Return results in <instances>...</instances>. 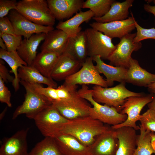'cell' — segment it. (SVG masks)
<instances>
[{"label": "cell", "mask_w": 155, "mask_h": 155, "mask_svg": "<svg viewBox=\"0 0 155 155\" xmlns=\"http://www.w3.org/2000/svg\"><path fill=\"white\" fill-rule=\"evenodd\" d=\"M54 138L62 155H88V147L70 135L61 133Z\"/></svg>", "instance_id": "cell-22"}, {"label": "cell", "mask_w": 155, "mask_h": 155, "mask_svg": "<svg viewBox=\"0 0 155 155\" xmlns=\"http://www.w3.org/2000/svg\"><path fill=\"white\" fill-rule=\"evenodd\" d=\"M28 155H62L55 138L45 137L38 142L29 153Z\"/></svg>", "instance_id": "cell-30"}, {"label": "cell", "mask_w": 155, "mask_h": 155, "mask_svg": "<svg viewBox=\"0 0 155 155\" xmlns=\"http://www.w3.org/2000/svg\"><path fill=\"white\" fill-rule=\"evenodd\" d=\"M152 146L155 150L154 154H155V142L152 144Z\"/></svg>", "instance_id": "cell-46"}, {"label": "cell", "mask_w": 155, "mask_h": 155, "mask_svg": "<svg viewBox=\"0 0 155 155\" xmlns=\"http://www.w3.org/2000/svg\"><path fill=\"white\" fill-rule=\"evenodd\" d=\"M0 37L4 41L7 50L9 52L16 51L22 40L21 36L1 33Z\"/></svg>", "instance_id": "cell-35"}, {"label": "cell", "mask_w": 155, "mask_h": 155, "mask_svg": "<svg viewBox=\"0 0 155 155\" xmlns=\"http://www.w3.org/2000/svg\"><path fill=\"white\" fill-rule=\"evenodd\" d=\"M125 82L120 83L115 87L109 88L94 85L91 89L93 98L98 103L115 108L120 113L121 107L127 98L145 94L129 90L125 87Z\"/></svg>", "instance_id": "cell-4"}, {"label": "cell", "mask_w": 155, "mask_h": 155, "mask_svg": "<svg viewBox=\"0 0 155 155\" xmlns=\"http://www.w3.org/2000/svg\"><path fill=\"white\" fill-rule=\"evenodd\" d=\"M154 94L150 93L141 96H131L127 98L121 108L120 113L126 114L127 118L126 121L119 125L112 126L114 129L123 127H132L136 130H140V127L136 124L139 121L141 111L146 105L152 100Z\"/></svg>", "instance_id": "cell-8"}, {"label": "cell", "mask_w": 155, "mask_h": 155, "mask_svg": "<svg viewBox=\"0 0 155 155\" xmlns=\"http://www.w3.org/2000/svg\"><path fill=\"white\" fill-rule=\"evenodd\" d=\"M136 34V33H130L120 39L119 42L116 45L115 49L107 59L110 65L129 68L132 53L138 51L142 45L141 42H134Z\"/></svg>", "instance_id": "cell-11"}, {"label": "cell", "mask_w": 155, "mask_h": 155, "mask_svg": "<svg viewBox=\"0 0 155 155\" xmlns=\"http://www.w3.org/2000/svg\"><path fill=\"white\" fill-rule=\"evenodd\" d=\"M65 52L71 54L81 63L85 61L88 56L84 31H81L74 37L69 38Z\"/></svg>", "instance_id": "cell-28"}, {"label": "cell", "mask_w": 155, "mask_h": 155, "mask_svg": "<svg viewBox=\"0 0 155 155\" xmlns=\"http://www.w3.org/2000/svg\"><path fill=\"white\" fill-rule=\"evenodd\" d=\"M135 28L137 30L136 35L134 38L135 42L148 39H155V28H145L140 26L136 21Z\"/></svg>", "instance_id": "cell-36"}, {"label": "cell", "mask_w": 155, "mask_h": 155, "mask_svg": "<svg viewBox=\"0 0 155 155\" xmlns=\"http://www.w3.org/2000/svg\"><path fill=\"white\" fill-rule=\"evenodd\" d=\"M125 81L139 86L147 87L148 85L155 82V74L150 73L142 68L138 61L131 57Z\"/></svg>", "instance_id": "cell-19"}, {"label": "cell", "mask_w": 155, "mask_h": 155, "mask_svg": "<svg viewBox=\"0 0 155 155\" xmlns=\"http://www.w3.org/2000/svg\"><path fill=\"white\" fill-rule=\"evenodd\" d=\"M84 31L88 57L99 56L102 59L107 60L116 47L112 38L92 28L86 29Z\"/></svg>", "instance_id": "cell-9"}, {"label": "cell", "mask_w": 155, "mask_h": 155, "mask_svg": "<svg viewBox=\"0 0 155 155\" xmlns=\"http://www.w3.org/2000/svg\"><path fill=\"white\" fill-rule=\"evenodd\" d=\"M18 72L20 81L31 84H44L54 88L57 87V83L52 78L43 76L32 66H23L19 68Z\"/></svg>", "instance_id": "cell-27"}, {"label": "cell", "mask_w": 155, "mask_h": 155, "mask_svg": "<svg viewBox=\"0 0 155 155\" xmlns=\"http://www.w3.org/2000/svg\"><path fill=\"white\" fill-rule=\"evenodd\" d=\"M96 63L95 67L100 73L106 77L105 79L108 86L113 85L114 81L120 83L125 82L126 75L128 69L123 67H116L105 63L99 56L92 58Z\"/></svg>", "instance_id": "cell-23"}, {"label": "cell", "mask_w": 155, "mask_h": 155, "mask_svg": "<svg viewBox=\"0 0 155 155\" xmlns=\"http://www.w3.org/2000/svg\"><path fill=\"white\" fill-rule=\"evenodd\" d=\"M77 85L63 84L56 88L41 87L39 92L46 96L54 106H61L89 111L91 106L79 94Z\"/></svg>", "instance_id": "cell-2"}, {"label": "cell", "mask_w": 155, "mask_h": 155, "mask_svg": "<svg viewBox=\"0 0 155 155\" xmlns=\"http://www.w3.org/2000/svg\"><path fill=\"white\" fill-rule=\"evenodd\" d=\"M53 106L63 116L68 120L89 115V111L63 106Z\"/></svg>", "instance_id": "cell-33"}, {"label": "cell", "mask_w": 155, "mask_h": 155, "mask_svg": "<svg viewBox=\"0 0 155 155\" xmlns=\"http://www.w3.org/2000/svg\"><path fill=\"white\" fill-rule=\"evenodd\" d=\"M20 83L26 90L24 101L14 111L12 119L24 114L28 118L34 119L44 109L52 104L51 101L45 96L37 91L30 83L20 80Z\"/></svg>", "instance_id": "cell-5"}, {"label": "cell", "mask_w": 155, "mask_h": 155, "mask_svg": "<svg viewBox=\"0 0 155 155\" xmlns=\"http://www.w3.org/2000/svg\"><path fill=\"white\" fill-rule=\"evenodd\" d=\"M18 2L16 0H0V18L6 16L11 10H17Z\"/></svg>", "instance_id": "cell-37"}, {"label": "cell", "mask_w": 155, "mask_h": 155, "mask_svg": "<svg viewBox=\"0 0 155 155\" xmlns=\"http://www.w3.org/2000/svg\"><path fill=\"white\" fill-rule=\"evenodd\" d=\"M94 16V13L90 10L85 11H80L70 18L59 22L56 28L63 31L69 38L73 37L81 31L80 25L84 22H88Z\"/></svg>", "instance_id": "cell-24"}, {"label": "cell", "mask_w": 155, "mask_h": 155, "mask_svg": "<svg viewBox=\"0 0 155 155\" xmlns=\"http://www.w3.org/2000/svg\"><path fill=\"white\" fill-rule=\"evenodd\" d=\"M110 128L88 115L68 120L62 126L61 133L74 137L88 147L92 144L97 136Z\"/></svg>", "instance_id": "cell-1"}, {"label": "cell", "mask_w": 155, "mask_h": 155, "mask_svg": "<svg viewBox=\"0 0 155 155\" xmlns=\"http://www.w3.org/2000/svg\"><path fill=\"white\" fill-rule=\"evenodd\" d=\"M149 108L155 110V94H154L153 98L152 101L148 104Z\"/></svg>", "instance_id": "cell-43"}, {"label": "cell", "mask_w": 155, "mask_h": 155, "mask_svg": "<svg viewBox=\"0 0 155 155\" xmlns=\"http://www.w3.org/2000/svg\"><path fill=\"white\" fill-rule=\"evenodd\" d=\"M0 58L7 63L11 69L10 72L14 74V80L12 84L15 91L16 92L19 88L20 81L18 76V69L27 64L20 57L17 51L9 52L1 48Z\"/></svg>", "instance_id": "cell-29"}, {"label": "cell", "mask_w": 155, "mask_h": 155, "mask_svg": "<svg viewBox=\"0 0 155 155\" xmlns=\"http://www.w3.org/2000/svg\"><path fill=\"white\" fill-rule=\"evenodd\" d=\"M7 110V108L6 107L0 114V119L1 120L2 119L3 117L4 116Z\"/></svg>", "instance_id": "cell-45"}, {"label": "cell", "mask_w": 155, "mask_h": 155, "mask_svg": "<svg viewBox=\"0 0 155 155\" xmlns=\"http://www.w3.org/2000/svg\"><path fill=\"white\" fill-rule=\"evenodd\" d=\"M14 30L15 34L28 38L35 34H47L54 29L53 26H45L36 24L25 17L16 10H11L7 15Z\"/></svg>", "instance_id": "cell-12"}, {"label": "cell", "mask_w": 155, "mask_h": 155, "mask_svg": "<svg viewBox=\"0 0 155 155\" xmlns=\"http://www.w3.org/2000/svg\"><path fill=\"white\" fill-rule=\"evenodd\" d=\"M114 0H87L84 1L82 8H88L94 13V17L100 18L109 10Z\"/></svg>", "instance_id": "cell-32"}, {"label": "cell", "mask_w": 155, "mask_h": 155, "mask_svg": "<svg viewBox=\"0 0 155 155\" xmlns=\"http://www.w3.org/2000/svg\"><path fill=\"white\" fill-rule=\"evenodd\" d=\"M29 129H21L5 138L0 148V155H28L27 136Z\"/></svg>", "instance_id": "cell-15"}, {"label": "cell", "mask_w": 155, "mask_h": 155, "mask_svg": "<svg viewBox=\"0 0 155 155\" xmlns=\"http://www.w3.org/2000/svg\"><path fill=\"white\" fill-rule=\"evenodd\" d=\"M49 7L55 19H68L82 8L83 0H47Z\"/></svg>", "instance_id": "cell-17"}, {"label": "cell", "mask_w": 155, "mask_h": 155, "mask_svg": "<svg viewBox=\"0 0 155 155\" xmlns=\"http://www.w3.org/2000/svg\"><path fill=\"white\" fill-rule=\"evenodd\" d=\"M144 9L145 11L153 14L155 16V5H151L149 4H145L144 5Z\"/></svg>", "instance_id": "cell-41"}, {"label": "cell", "mask_w": 155, "mask_h": 155, "mask_svg": "<svg viewBox=\"0 0 155 155\" xmlns=\"http://www.w3.org/2000/svg\"><path fill=\"white\" fill-rule=\"evenodd\" d=\"M119 140L114 129H109L97 136L88 147V155H116Z\"/></svg>", "instance_id": "cell-14"}, {"label": "cell", "mask_w": 155, "mask_h": 155, "mask_svg": "<svg viewBox=\"0 0 155 155\" xmlns=\"http://www.w3.org/2000/svg\"><path fill=\"white\" fill-rule=\"evenodd\" d=\"M0 33L15 35L12 24L7 16L0 18Z\"/></svg>", "instance_id": "cell-39"}, {"label": "cell", "mask_w": 155, "mask_h": 155, "mask_svg": "<svg viewBox=\"0 0 155 155\" xmlns=\"http://www.w3.org/2000/svg\"><path fill=\"white\" fill-rule=\"evenodd\" d=\"M140 126L145 130L155 132V110L149 108L141 115Z\"/></svg>", "instance_id": "cell-34"}, {"label": "cell", "mask_w": 155, "mask_h": 155, "mask_svg": "<svg viewBox=\"0 0 155 155\" xmlns=\"http://www.w3.org/2000/svg\"><path fill=\"white\" fill-rule=\"evenodd\" d=\"M46 34L44 33L35 34L22 41L16 51L28 65H32L37 55V49L40 43L44 40Z\"/></svg>", "instance_id": "cell-20"}, {"label": "cell", "mask_w": 155, "mask_h": 155, "mask_svg": "<svg viewBox=\"0 0 155 155\" xmlns=\"http://www.w3.org/2000/svg\"><path fill=\"white\" fill-rule=\"evenodd\" d=\"M0 77L5 82L12 83L14 80V77L10 74L7 69L1 62L0 63Z\"/></svg>", "instance_id": "cell-40"}, {"label": "cell", "mask_w": 155, "mask_h": 155, "mask_svg": "<svg viewBox=\"0 0 155 155\" xmlns=\"http://www.w3.org/2000/svg\"><path fill=\"white\" fill-rule=\"evenodd\" d=\"M140 134L137 135V146L133 155H152L155 150L151 143V132L140 126Z\"/></svg>", "instance_id": "cell-31"}, {"label": "cell", "mask_w": 155, "mask_h": 155, "mask_svg": "<svg viewBox=\"0 0 155 155\" xmlns=\"http://www.w3.org/2000/svg\"><path fill=\"white\" fill-rule=\"evenodd\" d=\"M78 92L81 97L93 106L89 109V115L93 118L112 126L121 124L126 120L127 115L119 113L115 108L96 102L93 98L92 90L89 89L86 85H82Z\"/></svg>", "instance_id": "cell-3"}, {"label": "cell", "mask_w": 155, "mask_h": 155, "mask_svg": "<svg viewBox=\"0 0 155 155\" xmlns=\"http://www.w3.org/2000/svg\"><path fill=\"white\" fill-rule=\"evenodd\" d=\"M17 11L32 22L45 26H53L55 19L46 0H21L18 2Z\"/></svg>", "instance_id": "cell-6"}, {"label": "cell", "mask_w": 155, "mask_h": 155, "mask_svg": "<svg viewBox=\"0 0 155 155\" xmlns=\"http://www.w3.org/2000/svg\"><path fill=\"white\" fill-rule=\"evenodd\" d=\"M82 63L71 54L65 52L60 55L53 70L51 77L56 81L65 80L79 70Z\"/></svg>", "instance_id": "cell-16"}, {"label": "cell", "mask_w": 155, "mask_h": 155, "mask_svg": "<svg viewBox=\"0 0 155 155\" xmlns=\"http://www.w3.org/2000/svg\"><path fill=\"white\" fill-rule=\"evenodd\" d=\"M0 46L1 49L7 50L4 41L1 37H0Z\"/></svg>", "instance_id": "cell-44"}, {"label": "cell", "mask_w": 155, "mask_h": 155, "mask_svg": "<svg viewBox=\"0 0 155 155\" xmlns=\"http://www.w3.org/2000/svg\"><path fill=\"white\" fill-rule=\"evenodd\" d=\"M131 16L125 20L105 23L95 22L90 24V26L112 38H118L120 39L136 28V20L131 12Z\"/></svg>", "instance_id": "cell-13"}, {"label": "cell", "mask_w": 155, "mask_h": 155, "mask_svg": "<svg viewBox=\"0 0 155 155\" xmlns=\"http://www.w3.org/2000/svg\"><path fill=\"white\" fill-rule=\"evenodd\" d=\"M69 37L63 31L57 29L48 33L41 45V51L61 55L65 52Z\"/></svg>", "instance_id": "cell-21"}, {"label": "cell", "mask_w": 155, "mask_h": 155, "mask_svg": "<svg viewBox=\"0 0 155 155\" xmlns=\"http://www.w3.org/2000/svg\"><path fill=\"white\" fill-rule=\"evenodd\" d=\"M133 0H126L121 2L115 0L108 11L100 18L93 17L96 22L105 23L125 20L128 17L129 9L133 5Z\"/></svg>", "instance_id": "cell-25"}, {"label": "cell", "mask_w": 155, "mask_h": 155, "mask_svg": "<svg viewBox=\"0 0 155 155\" xmlns=\"http://www.w3.org/2000/svg\"><path fill=\"white\" fill-rule=\"evenodd\" d=\"M60 55L55 53L41 51L37 54L32 66L43 76L52 78V73Z\"/></svg>", "instance_id": "cell-26"}, {"label": "cell", "mask_w": 155, "mask_h": 155, "mask_svg": "<svg viewBox=\"0 0 155 155\" xmlns=\"http://www.w3.org/2000/svg\"><path fill=\"white\" fill-rule=\"evenodd\" d=\"M153 2L154 3H155V0Z\"/></svg>", "instance_id": "cell-47"}, {"label": "cell", "mask_w": 155, "mask_h": 155, "mask_svg": "<svg viewBox=\"0 0 155 155\" xmlns=\"http://www.w3.org/2000/svg\"><path fill=\"white\" fill-rule=\"evenodd\" d=\"M4 82L0 77V101L6 104L8 107H11L12 106L11 102V93L5 86Z\"/></svg>", "instance_id": "cell-38"}, {"label": "cell", "mask_w": 155, "mask_h": 155, "mask_svg": "<svg viewBox=\"0 0 155 155\" xmlns=\"http://www.w3.org/2000/svg\"><path fill=\"white\" fill-rule=\"evenodd\" d=\"M93 61L92 57H88L80 70L66 78L63 84L73 85L90 84L108 88L105 80L100 75Z\"/></svg>", "instance_id": "cell-10"}, {"label": "cell", "mask_w": 155, "mask_h": 155, "mask_svg": "<svg viewBox=\"0 0 155 155\" xmlns=\"http://www.w3.org/2000/svg\"><path fill=\"white\" fill-rule=\"evenodd\" d=\"M114 129L119 140V146L116 155H133L137 146L136 130L127 127Z\"/></svg>", "instance_id": "cell-18"}, {"label": "cell", "mask_w": 155, "mask_h": 155, "mask_svg": "<svg viewBox=\"0 0 155 155\" xmlns=\"http://www.w3.org/2000/svg\"><path fill=\"white\" fill-rule=\"evenodd\" d=\"M147 87L150 93L155 94V82L148 85Z\"/></svg>", "instance_id": "cell-42"}, {"label": "cell", "mask_w": 155, "mask_h": 155, "mask_svg": "<svg viewBox=\"0 0 155 155\" xmlns=\"http://www.w3.org/2000/svg\"><path fill=\"white\" fill-rule=\"evenodd\" d=\"M34 120L43 136L54 138L61 133L62 126L68 120L53 104L42 111Z\"/></svg>", "instance_id": "cell-7"}]
</instances>
